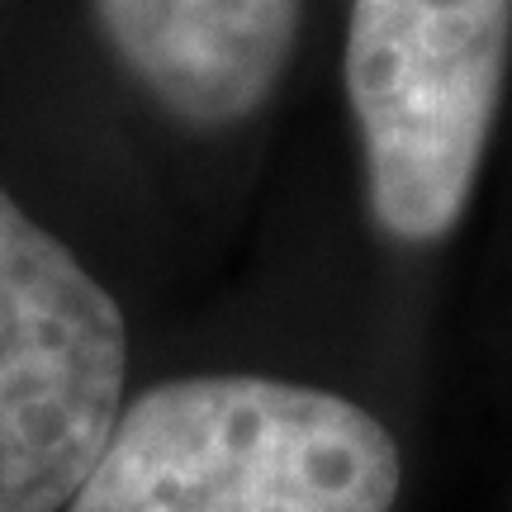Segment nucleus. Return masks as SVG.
<instances>
[{
  "label": "nucleus",
  "instance_id": "1",
  "mask_svg": "<svg viewBox=\"0 0 512 512\" xmlns=\"http://www.w3.org/2000/svg\"><path fill=\"white\" fill-rule=\"evenodd\" d=\"M399 484V446L361 403L185 375L119 413L72 512H394Z\"/></svg>",
  "mask_w": 512,
  "mask_h": 512
},
{
  "label": "nucleus",
  "instance_id": "2",
  "mask_svg": "<svg viewBox=\"0 0 512 512\" xmlns=\"http://www.w3.org/2000/svg\"><path fill=\"white\" fill-rule=\"evenodd\" d=\"M512 57V0H351L347 95L370 214L389 238L460 223Z\"/></svg>",
  "mask_w": 512,
  "mask_h": 512
},
{
  "label": "nucleus",
  "instance_id": "3",
  "mask_svg": "<svg viewBox=\"0 0 512 512\" xmlns=\"http://www.w3.org/2000/svg\"><path fill=\"white\" fill-rule=\"evenodd\" d=\"M114 294L0 185V512L76 498L124 413Z\"/></svg>",
  "mask_w": 512,
  "mask_h": 512
},
{
  "label": "nucleus",
  "instance_id": "4",
  "mask_svg": "<svg viewBox=\"0 0 512 512\" xmlns=\"http://www.w3.org/2000/svg\"><path fill=\"white\" fill-rule=\"evenodd\" d=\"M128 72L190 124H238L271 100L299 0H95Z\"/></svg>",
  "mask_w": 512,
  "mask_h": 512
}]
</instances>
